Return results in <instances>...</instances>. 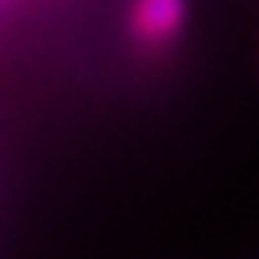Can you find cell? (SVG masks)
<instances>
[{"mask_svg":"<svg viewBox=\"0 0 259 259\" xmlns=\"http://www.w3.org/2000/svg\"><path fill=\"white\" fill-rule=\"evenodd\" d=\"M187 25V0H130L126 32L144 51H166Z\"/></svg>","mask_w":259,"mask_h":259,"instance_id":"6da1fadb","label":"cell"}]
</instances>
